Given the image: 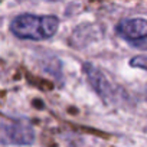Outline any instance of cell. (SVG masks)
<instances>
[{
	"instance_id": "cell-1",
	"label": "cell",
	"mask_w": 147,
	"mask_h": 147,
	"mask_svg": "<svg viewBox=\"0 0 147 147\" xmlns=\"http://www.w3.org/2000/svg\"><path fill=\"white\" fill-rule=\"evenodd\" d=\"M59 29V19L56 16H39L23 13L10 22V32L25 40H46L55 36Z\"/></svg>"
},
{
	"instance_id": "cell-2",
	"label": "cell",
	"mask_w": 147,
	"mask_h": 147,
	"mask_svg": "<svg viewBox=\"0 0 147 147\" xmlns=\"http://www.w3.org/2000/svg\"><path fill=\"white\" fill-rule=\"evenodd\" d=\"M82 68H84V74H85L90 85L101 97V100H104L108 104H115L125 98L124 91L121 88H118L114 82H111L110 78L98 66H95L90 62H85L82 65Z\"/></svg>"
},
{
	"instance_id": "cell-3",
	"label": "cell",
	"mask_w": 147,
	"mask_h": 147,
	"mask_svg": "<svg viewBox=\"0 0 147 147\" xmlns=\"http://www.w3.org/2000/svg\"><path fill=\"white\" fill-rule=\"evenodd\" d=\"M35 141V130L29 121L15 117L2 120V143L5 146H30Z\"/></svg>"
},
{
	"instance_id": "cell-4",
	"label": "cell",
	"mask_w": 147,
	"mask_h": 147,
	"mask_svg": "<svg viewBox=\"0 0 147 147\" xmlns=\"http://www.w3.org/2000/svg\"><path fill=\"white\" fill-rule=\"evenodd\" d=\"M115 33L138 49H147V20L141 18L124 19L115 26Z\"/></svg>"
},
{
	"instance_id": "cell-5",
	"label": "cell",
	"mask_w": 147,
	"mask_h": 147,
	"mask_svg": "<svg viewBox=\"0 0 147 147\" xmlns=\"http://www.w3.org/2000/svg\"><path fill=\"white\" fill-rule=\"evenodd\" d=\"M130 65L133 68H138V69H144L147 71V55H140V56H134L130 61Z\"/></svg>"
},
{
	"instance_id": "cell-6",
	"label": "cell",
	"mask_w": 147,
	"mask_h": 147,
	"mask_svg": "<svg viewBox=\"0 0 147 147\" xmlns=\"http://www.w3.org/2000/svg\"><path fill=\"white\" fill-rule=\"evenodd\" d=\"M48 2H58V0H48Z\"/></svg>"
}]
</instances>
